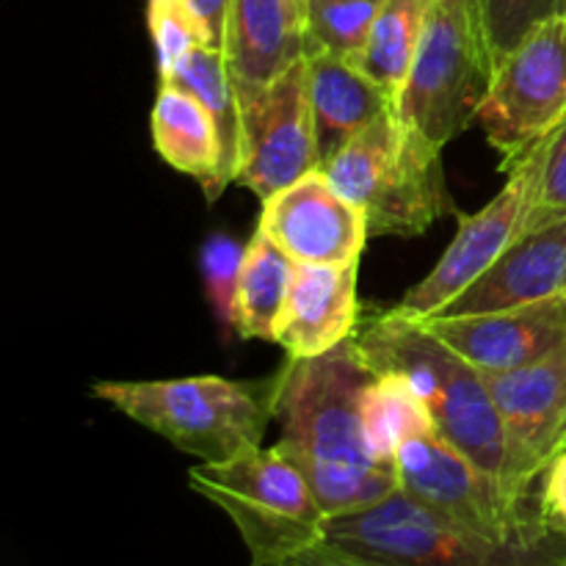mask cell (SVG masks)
Returning <instances> with one entry per match:
<instances>
[{"label": "cell", "instance_id": "30", "mask_svg": "<svg viewBox=\"0 0 566 566\" xmlns=\"http://www.w3.org/2000/svg\"><path fill=\"white\" fill-rule=\"evenodd\" d=\"M542 512L547 525L566 534V448L542 475Z\"/></svg>", "mask_w": 566, "mask_h": 566}, {"label": "cell", "instance_id": "19", "mask_svg": "<svg viewBox=\"0 0 566 566\" xmlns=\"http://www.w3.org/2000/svg\"><path fill=\"white\" fill-rule=\"evenodd\" d=\"M149 130H153L155 153L171 169L197 180L208 202H216L224 193L232 177L227 169L219 127L197 97L160 83L149 114Z\"/></svg>", "mask_w": 566, "mask_h": 566}, {"label": "cell", "instance_id": "16", "mask_svg": "<svg viewBox=\"0 0 566 566\" xmlns=\"http://www.w3.org/2000/svg\"><path fill=\"white\" fill-rule=\"evenodd\" d=\"M357 271L352 265H298L276 321V346L291 359L318 357L357 335Z\"/></svg>", "mask_w": 566, "mask_h": 566}, {"label": "cell", "instance_id": "21", "mask_svg": "<svg viewBox=\"0 0 566 566\" xmlns=\"http://www.w3.org/2000/svg\"><path fill=\"white\" fill-rule=\"evenodd\" d=\"M431 3L434 0H376L374 25L357 66L390 94L392 103L407 81Z\"/></svg>", "mask_w": 566, "mask_h": 566}, {"label": "cell", "instance_id": "8", "mask_svg": "<svg viewBox=\"0 0 566 566\" xmlns=\"http://www.w3.org/2000/svg\"><path fill=\"white\" fill-rule=\"evenodd\" d=\"M396 470L398 490L412 501L495 542H534L556 531L542 512V492H514L437 434L409 440Z\"/></svg>", "mask_w": 566, "mask_h": 566}, {"label": "cell", "instance_id": "27", "mask_svg": "<svg viewBox=\"0 0 566 566\" xmlns=\"http://www.w3.org/2000/svg\"><path fill=\"white\" fill-rule=\"evenodd\" d=\"M243 254L247 247L235 241L232 235L208 238L202 247V276L205 291H208L213 313L224 329H235V296H238V280H241Z\"/></svg>", "mask_w": 566, "mask_h": 566}, {"label": "cell", "instance_id": "20", "mask_svg": "<svg viewBox=\"0 0 566 566\" xmlns=\"http://www.w3.org/2000/svg\"><path fill=\"white\" fill-rule=\"evenodd\" d=\"M293 274L296 263L263 232H254L243 254L235 296V329L243 340L274 343L276 321L291 293Z\"/></svg>", "mask_w": 566, "mask_h": 566}, {"label": "cell", "instance_id": "14", "mask_svg": "<svg viewBox=\"0 0 566 566\" xmlns=\"http://www.w3.org/2000/svg\"><path fill=\"white\" fill-rule=\"evenodd\" d=\"M423 324L481 374H509L566 346V296L497 313L426 318Z\"/></svg>", "mask_w": 566, "mask_h": 566}, {"label": "cell", "instance_id": "31", "mask_svg": "<svg viewBox=\"0 0 566 566\" xmlns=\"http://www.w3.org/2000/svg\"><path fill=\"white\" fill-rule=\"evenodd\" d=\"M193 9L199 11L205 22H208L210 33H213V42L221 48V39H224V22H227V6L230 0H191Z\"/></svg>", "mask_w": 566, "mask_h": 566}, {"label": "cell", "instance_id": "12", "mask_svg": "<svg viewBox=\"0 0 566 566\" xmlns=\"http://www.w3.org/2000/svg\"><path fill=\"white\" fill-rule=\"evenodd\" d=\"M258 232L298 265H352L365 249L368 219L348 202L324 169L265 199Z\"/></svg>", "mask_w": 566, "mask_h": 566}, {"label": "cell", "instance_id": "18", "mask_svg": "<svg viewBox=\"0 0 566 566\" xmlns=\"http://www.w3.org/2000/svg\"><path fill=\"white\" fill-rule=\"evenodd\" d=\"M307 86L318 133L321 166L329 164L357 133L385 111L396 108L390 94L354 61L335 53H307Z\"/></svg>", "mask_w": 566, "mask_h": 566}, {"label": "cell", "instance_id": "28", "mask_svg": "<svg viewBox=\"0 0 566 566\" xmlns=\"http://www.w3.org/2000/svg\"><path fill=\"white\" fill-rule=\"evenodd\" d=\"M558 219H566V119L547 136L539 188H536L534 208L525 221V232L539 230Z\"/></svg>", "mask_w": 566, "mask_h": 566}, {"label": "cell", "instance_id": "25", "mask_svg": "<svg viewBox=\"0 0 566 566\" xmlns=\"http://www.w3.org/2000/svg\"><path fill=\"white\" fill-rule=\"evenodd\" d=\"M147 31L158 61V77L169 75L191 50L216 44L208 22L199 17L191 0H147Z\"/></svg>", "mask_w": 566, "mask_h": 566}, {"label": "cell", "instance_id": "11", "mask_svg": "<svg viewBox=\"0 0 566 566\" xmlns=\"http://www.w3.org/2000/svg\"><path fill=\"white\" fill-rule=\"evenodd\" d=\"M547 138L509 164L506 186L497 191L486 208L459 221L451 247L442 252L431 274L403 293L392 313L412 321H426L440 313L451 298L468 291L514 241L525 232L536 188H539L542 164H545Z\"/></svg>", "mask_w": 566, "mask_h": 566}, {"label": "cell", "instance_id": "1", "mask_svg": "<svg viewBox=\"0 0 566 566\" xmlns=\"http://www.w3.org/2000/svg\"><path fill=\"white\" fill-rule=\"evenodd\" d=\"M374 379L357 340L291 359L274 379L276 451L296 464L326 520L365 512L398 490V470L370 457L363 434V392Z\"/></svg>", "mask_w": 566, "mask_h": 566}, {"label": "cell", "instance_id": "29", "mask_svg": "<svg viewBox=\"0 0 566 566\" xmlns=\"http://www.w3.org/2000/svg\"><path fill=\"white\" fill-rule=\"evenodd\" d=\"M282 566H396L390 562H381V558L365 556V553L348 551V547L337 545L332 539H321L315 545H310L307 551L296 553L293 558H287Z\"/></svg>", "mask_w": 566, "mask_h": 566}, {"label": "cell", "instance_id": "15", "mask_svg": "<svg viewBox=\"0 0 566 566\" xmlns=\"http://www.w3.org/2000/svg\"><path fill=\"white\" fill-rule=\"evenodd\" d=\"M566 296V219L528 230L431 318L497 313Z\"/></svg>", "mask_w": 566, "mask_h": 566}, {"label": "cell", "instance_id": "24", "mask_svg": "<svg viewBox=\"0 0 566 566\" xmlns=\"http://www.w3.org/2000/svg\"><path fill=\"white\" fill-rule=\"evenodd\" d=\"M376 0H310L304 9L307 53H335L357 64L374 25Z\"/></svg>", "mask_w": 566, "mask_h": 566}, {"label": "cell", "instance_id": "6", "mask_svg": "<svg viewBox=\"0 0 566 566\" xmlns=\"http://www.w3.org/2000/svg\"><path fill=\"white\" fill-rule=\"evenodd\" d=\"M188 484L232 520L252 566H282L326 539L329 520L276 446L252 448L227 462H199L188 470Z\"/></svg>", "mask_w": 566, "mask_h": 566}, {"label": "cell", "instance_id": "3", "mask_svg": "<svg viewBox=\"0 0 566 566\" xmlns=\"http://www.w3.org/2000/svg\"><path fill=\"white\" fill-rule=\"evenodd\" d=\"M92 396L199 462H227L260 448L274 418V381L249 385L221 376L94 381Z\"/></svg>", "mask_w": 566, "mask_h": 566}, {"label": "cell", "instance_id": "10", "mask_svg": "<svg viewBox=\"0 0 566 566\" xmlns=\"http://www.w3.org/2000/svg\"><path fill=\"white\" fill-rule=\"evenodd\" d=\"M566 119V17H553L497 64L479 122L506 164Z\"/></svg>", "mask_w": 566, "mask_h": 566}, {"label": "cell", "instance_id": "4", "mask_svg": "<svg viewBox=\"0 0 566 566\" xmlns=\"http://www.w3.org/2000/svg\"><path fill=\"white\" fill-rule=\"evenodd\" d=\"M321 169L363 210L370 235H423L453 210L442 149L412 130L396 108L370 122Z\"/></svg>", "mask_w": 566, "mask_h": 566}, {"label": "cell", "instance_id": "22", "mask_svg": "<svg viewBox=\"0 0 566 566\" xmlns=\"http://www.w3.org/2000/svg\"><path fill=\"white\" fill-rule=\"evenodd\" d=\"M363 434L370 457L396 468V457L409 440L437 434L429 409L418 392L392 374H376L363 392Z\"/></svg>", "mask_w": 566, "mask_h": 566}, {"label": "cell", "instance_id": "7", "mask_svg": "<svg viewBox=\"0 0 566 566\" xmlns=\"http://www.w3.org/2000/svg\"><path fill=\"white\" fill-rule=\"evenodd\" d=\"M326 539L396 566H566V534L495 542L396 490L365 512L326 523Z\"/></svg>", "mask_w": 566, "mask_h": 566}, {"label": "cell", "instance_id": "32", "mask_svg": "<svg viewBox=\"0 0 566 566\" xmlns=\"http://www.w3.org/2000/svg\"><path fill=\"white\" fill-rule=\"evenodd\" d=\"M293 3H296L298 9H302V14H304V9H307V3H310V0H293Z\"/></svg>", "mask_w": 566, "mask_h": 566}, {"label": "cell", "instance_id": "9", "mask_svg": "<svg viewBox=\"0 0 566 566\" xmlns=\"http://www.w3.org/2000/svg\"><path fill=\"white\" fill-rule=\"evenodd\" d=\"M241 153L235 182L260 202L321 169L318 133L307 86V59L263 86H235Z\"/></svg>", "mask_w": 566, "mask_h": 566}, {"label": "cell", "instance_id": "26", "mask_svg": "<svg viewBox=\"0 0 566 566\" xmlns=\"http://www.w3.org/2000/svg\"><path fill=\"white\" fill-rule=\"evenodd\" d=\"M481 20L497 64L553 17H566V0H479Z\"/></svg>", "mask_w": 566, "mask_h": 566}, {"label": "cell", "instance_id": "23", "mask_svg": "<svg viewBox=\"0 0 566 566\" xmlns=\"http://www.w3.org/2000/svg\"><path fill=\"white\" fill-rule=\"evenodd\" d=\"M160 83L182 88L210 111L216 127H219L227 169H230L232 182H235L238 153H241V105H238L235 81H232L224 50L216 48V44L191 50V53L177 61L169 75L160 77Z\"/></svg>", "mask_w": 566, "mask_h": 566}, {"label": "cell", "instance_id": "5", "mask_svg": "<svg viewBox=\"0 0 566 566\" xmlns=\"http://www.w3.org/2000/svg\"><path fill=\"white\" fill-rule=\"evenodd\" d=\"M495 70L479 0H434L396 114L437 149L448 147L479 119Z\"/></svg>", "mask_w": 566, "mask_h": 566}, {"label": "cell", "instance_id": "2", "mask_svg": "<svg viewBox=\"0 0 566 566\" xmlns=\"http://www.w3.org/2000/svg\"><path fill=\"white\" fill-rule=\"evenodd\" d=\"M359 354L376 374L401 376L429 409L440 440L457 448L481 470L523 495L509 457L506 431L481 370L440 340L423 321L403 318L387 310L354 335Z\"/></svg>", "mask_w": 566, "mask_h": 566}, {"label": "cell", "instance_id": "17", "mask_svg": "<svg viewBox=\"0 0 566 566\" xmlns=\"http://www.w3.org/2000/svg\"><path fill=\"white\" fill-rule=\"evenodd\" d=\"M221 50L235 86H263L307 59V28L293 0H230Z\"/></svg>", "mask_w": 566, "mask_h": 566}, {"label": "cell", "instance_id": "13", "mask_svg": "<svg viewBox=\"0 0 566 566\" xmlns=\"http://www.w3.org/2000/svg\"><path fill=\"white\" fill-rule=\"evenodd\" d=\"M514 475L523 490H542V475L566 448V346L509 374H484Z\"/></svg>", "mask_w": 566, "mask_h": 566}]
</instances>
